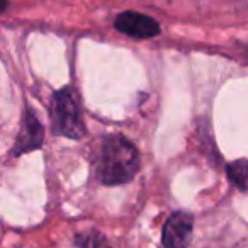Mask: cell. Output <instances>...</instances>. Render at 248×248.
<instances>
[{
	"instance_id": "1",
	"label": "cell",
	"mask_w": 248,
	"mask_h": 248,
	"mask_svg": "<svg viewBox=\"0 0 248 248\" xmlns=\"http://www.w3.org/2000/svg\"><path fill=\"white\" fill-rule=\"evenodd\" d=\"M140 170V153L123 135L102 140L95 162V175L104 186H121L135 179Z\"/></svg>"
},
{
	"instance_id": "2",
	"label": "cell",
	"mask_w": 248,
	"mask_h": 248,
	"mask_svg": "<svg viewBox=\"0 0 248 248\" xmlns=\"http://www.w3.org/2000/svg\"><path fill=\"white\" fill-rule=\"evenodd\" d=\"M51 129L55 135L70 140H80L85 136V123L72 87H65L53 93Z\"/></svg>"
},
{
	"instance_id": "3",
	"label": "cell",
	"mask_w": 248,
	"mask_h": 248,
	"mask_svg": "<svg viewBox=\"0 0 248 248\" xmlns=\"http://www.w3.org/2000/svg\"><path fill=\"white\" fill-rule=\"evenodd\" d=\"M194 217L186 211L170 214L162 230V243L165 248H187L192 240Z\"/></svg>"
},
{
	"instance_id": "4",
	"label": "cell",
	"mask_w": 248,
	"mask_h": 248,
	"mask_svg": "<svg viewBox=\"0 0 248 248\" xmlns=\"http://www.w3.org/2000/svg\"><path fill=\"white\" fill-rule=\"evenodd\" d=\"M43 133H45V129H43L38 116H36L31 107L26 106L24 116H22L21 131H19L17 140H16V143H14L12 155L19 156V155H24V153L34 152V150L41 148L43 141H45V135H43Z\"/></svg>"
},
{
	"instance_id": "5",
	"label": "cell",
	"mask_w": 248,
	"mask_h": 248,
	"mask_svg": "<svg viewBox=\"0 0 248 248\" xmlns=\"http://www.w3.org/2000/svg\"><path fill=\"white\" fill-rule=\"evenodd\" d=\"M114 26L119 32L135 39H150L160 34V24L155 19L133 11L121 12L114 21Z\"/></svg>"
},
{
	"instance_id": "6",
	"label": "cell",
	"mask_w": 248,
	"mask_h": 248,
	"mask_svg": "<svg viewBox=\"0 0 248 248\" xmlns=\"http://www.w3.org/2000/svg\"><path fill=\"white\" fill-rule=\"evenodd\" d=\"M228 177L240 190H248V160H238L228 165Z\"/></svg>"
},
{
	"instance_id": "7",
	"label": "cell",
	"mask_w": 248,
	"mask_h": 248,
	"mask_svg": "<svg viewBox=\"0 0 248 248\" xmlns=\"http://www.w3.org/2000/svg\"><path fill=\"white\" fill-rule=\"evenodd\" d=\"M75 243L78 248H109V243H107L106 238L100 233H95V231L77 234Z\"/></svg>"
},
{
	"instance_id": "8",
	"label": "cell",
	"mask_w": 248,
	"mask_h": 248,
	"mask_svg": "<svg viewBox=\"0 0 248 248\" xmlns=\"http://www.w3.org/2000/svg\"><path fill=\"white\" fill-rule=\"evenodd\" d=\"M247 51H248V48H247ZM247 55H248V53H247Z\"/></svg>"
}]
</instances>
